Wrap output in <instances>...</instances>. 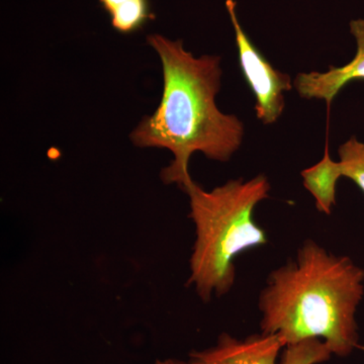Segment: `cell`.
Segmentation results:
<instances>
[{"instance_id": "6", "label": "cell", "mask_w": 364, "mask_h": 364, "mask_svg": "<svg viewBox=\"0 0 364 364\" xmlns=\"http://www.w3.org/2000/svg\"><path fill=\"white\" fill-rule=\"evenodd\" d=\"M350 32L358 46L353 60L342 67L331 66L327 72L299 73L294 86L299 97L323 100L330 105L345 85L352 81H364V20L352 21Z\"/></svg>"}, {"instance_id": "8", "label": "cell", "mask_w": 364, "mask_h": 364, "mask_svg": "<svg viewBox=\"0 0 364 364\" xmlns=\"http://www.w3.org/2000/svg\"><path fill=\"white\" fill-rule=\"evenodd\" d=\"M117 33L130 35L154 18L150 0H98Z\"/></svg>"}, {"instance_id": "2", "label": "cell", "mask_w": 364, "mask_h": 364, "mask_svg": "<svg viewBox=\"0 0 364 364\" xmlns=\"http://www.w3.org/2000/svg\"><path fill=\"white\" fill-rule=\"evenodd\" d=\"M363 296V268L306 240L268 277L258 301L261 333L279 335L286 346L320 339L333 355L347 358L358 347Z\"/></svg>"}, {"instance_id": "10", "label": "cell", "mask_w": 364, "mask_h": 364, "mask_svg": "<svg viewBox=\"0 0 364 364\" xmlns=\"http://www.w3.org/2000/svg\"><path fill=\"white\" fill-rule=\"evenodd\" d=\"M332 355L322 340L306 339L284 347L280 364H320L329 360Z\"/></svg>"}, {"instance_id": "9", "label": "cell", "mask_w": 364, "mask_h": 364, "mask_svg": "<svg viewBox=\"0 0 364 364\" xmlns=\"http://www.w3.org/2000/svg\"><path fill=\"white\" fill-rule=\"evenodd\" d=\"M340 161H335V168L340 178L351 179L364 193V143L351 136L338 150Z\"/></svg>"}, {"instance_id": "5", "label": "cell", "mask_w": 364, "mask_h": 364, "mask_svg": "<svg viewBox=\"0 0 364 364\" xmlns=\"http://www.w3.org/2000/svg\"><path fill=\"white\" fill-rule=\"evenodd\" d=\"M286 347L279 335H250L235 338L222 333L214 346L189 352L191 364H277L280 350Z\"/></svg>"}, {"instance_id": "7", "label": "cell", "mask_w": 364, "mask_h": 364, "mask_svg": "<svg viewBox=\"0 0 364 364\" xmlns=\"http://www.w3.org/2000/svg\"><path fill=\"white\" fill-rule=\"evenodd\" d=\"M304 186L316 200L318 212L331 214L332 208L336 205V188L339 177L335 171V161L330 157L328 145H326L323 159L310 168L301 171Z\"/></svg>"}, {"instance_id": "11", "label": "cell", "mask_w": 364, "mask_h": 364, "mask_svg": "<svg viewBox=\"0 0 364 364\" xmlns=\"http://www.w3.org/2000/svg\"><path fill=\"white\" fill-rule=\"evenodd\" d=\"M151 364H191L189 361L181 360L176 358L157 359Z\"/></svg>"}, {"instance_id": "3", "label": "cell", "mask_w": 364, "mask_h": 364, "mask_svg": "<svg viewBox=\"0 0 364 364\" xmlns=\"http://www.w3.org/2000/svg\"><path fill=\"white\" fill-rule=\"evenodd\" d=\"M181 188L188 196L189 217L196 235L188 284L208 303L213 296L231 291L237 256L267 243V235L254 221L253 212L269 196L272 186L267 177L259 174L247 181L231 179L210 191L191 177Z\"/></svg>"}, {"instance_id": "1", "label": "cell", "mask_w": 364, "mask_h": 364, "mask_svg": "<svg viewBox=\"0 0 364 364\" xmlns=\"http://www.w3.org/2000/svg\"><path fill=\"white\" fill-rule=\"evenodd\" d=\"M147 41L161 60L163 93L156 111L139 124L131 139L138 147L168 149L174 159L162 170L161 179L181 188L191 177L189 160L196 152L215 161H229L240 149L244 124L215 104L221 87L220 57L196 58L181 40L158 33L148 36Z\"/></svg>"}, {"instance_id": "4", "label": "cell", "mask_w": 364, "mask_h": 364, "mask_svg": "<svg viewBox=\"0 0 364 364\" xmlns=\"http://www.w3.org/2000/svg\"><path fill=\"white\" fill-rule=\"evenodd\" d=\"M235 0H227L226 9L233 25L239 65L254 97L256 117L261 123L272 124L286 107L284 92L291 90V76L277 70L244 32L236 13Z\"/></svg>"}]
</instances>
